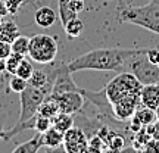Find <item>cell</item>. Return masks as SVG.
Returning <instances> with one entry per match:
<instances>
[{
  "instance_id": "f546056e",
  "label": "cell",
  "mask_w": 159,
  "mask_h": 153,
  "mask_svg": "<svg viewBox=\"0 0 159 153\" xmlns=\"http://www.w3.org/2000/svg\"><path fill=\"white\" fill-rule=\"evenodd\" d=\"M12 53L11 43H6L3 40H0V59H6Z\"/></svg>"
},
{
  "instance_id": "83f0119b",
  "label": "cell",
  "mask_w": 159,
  "mask_h": 153,
  "mask_svg": "<svg viewBox=\"0 0 159 153\" xmlns=\"http://www.w3.org/2000/svg\"><path fill=\"white\" fill-rule=\"evenodd\" d=\"M143 152L146 153H159V140H156V138H150L148 142V144L143 147Z\"/></svg>"
},
{
  "instance_id": "7a4b0ae2",
  "label": "cell",
  "mask_w": 159,
  "mask_h": 153,
  "mask_svg": "<svg viewBox=\"0 0 159 153\" xmlns=\"http://www.w3.org/2000/svg\"><path fill=\"white\" fill-rule=\"evenodd\" d=\"M119 22H130L159 34V0H150L146 6H128L119 11Z\"/></svg>"
},
{
  "instance_id": "484cf974",
  "label": "cell",
  "mask_w": 159,
  "mask_h": 153,
  "mask_svg": "<svg viewBox=\"0 0 159 153\" xmlns=\"http://www.w3.org/2000/svg\"><path fill=\"white\" fill-rule=\"evenodd\" d=\"M27 85H28V81L21 78V77H18V75H12L11 79H9V87H11V90L18 93V94H19L21 91L25 90Z\"/></svg>"
},
{
  "instance_id": "9c48e42d",
  "label": "cell",
  "mask_w": 159,
  "mask_h": 153,
  "mask_svg": "<svg viewBox=\"0 0 159 153\" xmlns=\"http://www.w3.org/2000/svg\"><path fill=\"white\" fill-rule=\"evenodd\" d=\"M59 106V112L75 115L84 108V96L81 91H66L61 94H52Z\"/></svg>"
},
{
  "instance_id": "277c9868",
  "label": "cell",
  "mask_w": 159,
  "mask_h": 153,
  "mask_svg": "<svg viewBox=\"0 0 159 153\" xmlns=\"http://www.w3.org/2000/svg\"><path fill=\"white\" fill-rule=\"evenodd\" d=\"M57 40L47 34H35L30 38L28 56L41 65H49L57 56Z\"/></svg>"
},
{
  "instance_id": "52a82bcc",
  "label": "cell",
  "mask_w": 159,
  "mask_h": 153,
  "mask_svg": "<svg viewBox=\"0 0 159 153\" xmlns=\"http://www.w3.org/2000/svg\"><path fill=\"white\" fill-rule=\"evenodd\" d=\"M63 150L68 153H84L89 147V136L81 127H71L63 133Z\"/></svg>"
},
{
  "instance_id": "e0dca14e",
  "label": "cell",
  "mask_w": 159,
  "mask_h": 153,
  "mask_svg": "<svg viewBox=\"0 0 159 153\" xmlns=\"http://www.w3.org/2000/svg\"><path fill=\"white\" fill-rule=\"evenodd\" d=\"M39 114L43 115V116H47V118H53L59 114V106H57V102L55 100V97L52 96H47L43 100V103L40 105L39 108Z\"/></svg>"
},
{
  "instance_id": "4fadbf2b",
  "label": "cell",
  "mask_w": 159,
  "mask_h": 153,
  "mask_svg": "<svg viewBox=\"0 0 159 153\" xmlns=\"http://www.w3.org/2000/svg\"><path fill=\"white\" fill-rule=\"evenodd\" d=\"M41 147H43V134L37 133L33 138H30L28 142H24L21 144H18L12 152L13 153H37Z\"/></svg>"
},
{
  "instance_id": "603a6c76",
  "label": "cell",
  "mask_w": 159,
  "mask_h": 153,
  "mask_svg": "<svg viewBox=\"0 0 159 153\" xmlns=\"http://www.w3.org/2000/svg\"><path fill=\"white\" fill-rule=\"evenodd\" d=\"M33 72H34V66H33L31 61L27 59V57H24L22 61L19 62V65H18V69H16V72H15V75H18V77H21V78L28 81V78L33 75Z\"/></svg>"
},
{
  "instance_id": "ac0fdd59",
  "label": "cell",
  "mask_w": 159,
  "mask_h": 153,
  "mask_svg": "<svg viewBox=\"0 0 159 153\" xmlns=\"http://www.w3.org/2000/svg\"><path fill=\"white\" fill-rule=\"evenodd\" d=\"M133 116H134L136 119H139V121H140V124H142L143 127H146V125L155 122V119H156V110L140 105V106L137 108L136 114L133 115Z\"/></svg>"
},
{
  "instance_id": "2e32d148",
  "label": "cell",
  "mask_w": 159,
  "mask_h": 153,
  "mask_svg": "<svg viewBox=\"0 0 159 153\" xmlns=\"http://www.w3.org/2000/svg\"><path fill=\"white\" fill-rule=\"evenodd\" d=\"M74 115L71 114H65V112H59L56 116H53L52 118V125L59 130L61 133H65V131H68L71 127H74Z\"/></svg>"
},
{
  "instance_id": "3957f363",
  "label": "cell",
  "mask_w": 159,
  "mask_h": 153,
  "mask_svg": "<svg viewBox=\"0 0 159 153\" xmlns=\"http://www.w3.org/2000/svg\"><path fill=\"white\" fill-rule=\"evenodd\" d=\"M142 87L143 84L130 71V72H121L119 75H116L105 87V90H106V96H108L109 102L114 105L115 102H118V100L124 99V97L140 94Z\"/></svg>"
},
{
  "instance_id": "5b68a950",
  "label": "cell",
  "mask_w": 159,
  "mask_h": 153,
  "mask_svg": "<svg viewBox=\"0 0 159 153\" xmlns=\"http://www.w3.org/2000/svg\"><path fill=\"white\" fill-rule=\"evenodd\" d=\"M130 71L143 85L159 84V66L149 61L144 49H140V52L133 56L130 62Z\"/></svg>"
},
{
  "instance_id": "9a60e30c",
  "label": "cell",
  "mask_w": 159,
  "mask_h": 153,
  "mask_svg": "<svg viewBox=\"0 0 159 153\" xmlns=\"http://www.w3.org/2000/svg\"><path fill=\"white\" fill-rule=\"evenodd\" d=\"M19 34L21 33L18 29V25L13 21H2V25H0V40H3L6 43H12Z\"/></svg>"
},
{
  "instance_id": "e575fe53",
  "label": "cell",
  "mask_w": 159,
  "mask_h": 153,
  "mask_svg": "<svg viewBox=\"0 0 159 153\" xmlns=\"http://www.w3.org/2000/svg\"><path fill=\"white\" fill-rule=\"evenodd\" d=\"M156 118H159V106L156 108Z\"/></svg>"
},
{
  "instance_id": "4dcf8cb0",
  "label": "cell",
  "mask_w": 159,
  "mask_h": 153,
  "mask_svg": "<svg viewBox=\"0 0 159 153\" xmlns=\"http://www.w3.org/2000/svg\"><path fill=\"white\" fill-rule=\"evenodd\" d=\"M146 56L152 63L158 65L159 63V49H148L146 50Z\"/></svg>"
},
{
  "instance_id": "ffe728a7",
  "label": "cell",
  "mask_w": 159,
  "mask_h": 153,
  "mask_svg": "<svg viewBox=\"0 0 159 153\" xmlns=\"http://www.w3.org/2000/svg\"><path fill=\"white\" fill-rule=\"evenodd\" d=\"M59 2V18H61V22L62 25L71 21V19H74L77 18L78 13H75L72 11V7H71V0H57Z\"/></svg>"
},
{
  "instance_id": "d4e9b609",
  "label": "cell",
  "mask_w": 159,
  "mask_h": 153,
  "mask_svg": "<svg viewBox=\"0 0 159 153\" xmlns=\"http://www.w3.org/2000/svg\"><path fill=\"white\" fill-rule=\"evenodd\" d=\"M25 56H22V55H19V53H13L12 52L9 56L6 57V72L11 75H15V72H16L18 69V65H19V62L22 61Z\"/></svg>"
},
{
  "instance_id": "d6986e66",
  "label": "cell",
  "mask_w": 159,
  "mask_h": 153,
  "mask_svg": "<svg viewBox=\"0 0 159 153\" xmlns=\"http://www.w3.org/2000/svg\"><path fill=\"white\" fill-rule=\"evenodd\" d=\"M63 29H65V33H66V37H68V38H77V37H80L81 33H83L84 24H83L81 19L74 18V19L68 21V22L63 25Z\"/></svg>"
},
{
  "instance_id": "1f68e13d",
  "label": "cell",
  "mask_w": 159,
  "mask_h": 153,
  "mask_svg": "<svg viewBox=\"0 0 159 153\" xmlns=\"http://www.w3.org/2000/svg\"><path fill=\"white\" fill-rule=\"evenodd\" d=\"M71 7L75 13H80L84 9V0H71Z\"/></svg>"
},
{
  "instance_id": "8992f818",
  "label": "cell",
  "mask_w": 159,
  "mask_h": 153,
  "mask_svg": "<svg viewBox=\"0 0 159 153\" xmlns=\"http://www.w3.org/2000/svg\"><path fill=\"white\" fill-rule=\"evenodd\" d=\"M44 91H41L37 87L33 85H27V88L19 93V100H21V114L18 121H28L30 118H33L34 115L39 114L40 105L43 103V100L46 99Z\"/></svg>"
},
{
  "instance_id": "f1b7e54d",
  "label": "cell",
  "mask_w": 159,
  "mask_h": 153,
  "mask_svg": "<svg viewBox=\"0 0 159 153\" xmlns=\"http://www.w3.org/2000/svg\"><path fill=\"white\" fill-rule=\"evenodd\" d=\"M146 130H148V133L153 137V138L159 140V118L155 119V122H152V124L146 125Z\"/></svg>"
},
{
  "instance_id": "30bf717a",
  "label": "cell",
  "mask_w": 159,
  "mask_h": 153,
  "mask_svg": "<svg viewBox=\"0 0 159 153\" xmlns=\"http://www.w3.org/2000/svg\"><path fill=\"white\" fill-rule=\"evenodd\" d=\"M139 106H140V94H136V96H128L115 102L112 105V110H114L115 118L119 122H125L133 118Z\"/></svg>"
},
{
  "instance_id": "7402d4cb",
  "label": "cell",
  "mask_w": 159,
  "mask_h": 153,
  "mask_svg": "<svg viewBox=\"0 0 159 153\" xmlns=\"http://www.w3.org/2000/svg\"><path fill=\"white\" fill-rule=\"evenodd\" d=\"M108 150V144L103 140L99 134H93V136L89 137V147H87V152H106Z\"/></svg>"
},
{
  "instance_id": "cb8c5ba5",
  "label": "cell",
  "mask_w": 159,
  "mask_h": 153,
  "mask_svg": "<svg viewBox=\"0 0 159 153\" xmlns=\"http://www.w3.org/2000/svg\"><path fill=\"white\" fill-rule=\"evenodd\" d=\"M125 147V137L121 136L119 133L115 131L108 140V150L111 152H122V149Z\"/></svg>"
},
{
  "instance_id": "5bb4252c",
  "label": "cell",
  "mask_w": 159,
  "mask_h": 153,
  "mask_svg": "<svg viewBox=\"0 0 159 153\" xmlns=\"http://www.w3.org/2000/svg\"><path fill=\"white\" fill-rule=\"evenodd\" d=\"M63 143V133L56 130L53 125L43 133V146L49 149H57Z\"/></svg>"
},
{
  "instance_id": "8d00e7d4",
  "label": "cell",
  "mask_w": 159,
  "mask_h": 153,
  "mask_svg": "<svg viewBox=\"0 0 159 153\" xmlns=\"http://www.w3.org/2000/svg\"><path fill=\"white\" fill-rule=\"evenodd\" d=\"M158 66H159V63H158Z\"/></svg>"
},
{
  "instance_id": "d6a6232c",
  "label": "cell",
  "mask_w": 159,
  "mask_h": 153,
  "mask_svg": "<svg viewBox=\"0 0 159 153\" xmlns=\"http://www.w3.org/2000/svg\"><path fill=\"white\" fill-rule=\"evenodd\" d=\"M7 13H9V7H7V5H6V3H3V2L0 0V18L6 16Z\"/></svg>"
},
{
  "instance_id": "4316f807",
  "label": "cell",
  "mask_w": 159,
  "mask_h": 153,
  "mask_svg": "<svg viewBox=\"0 0 159 153\" xmlns=\"http://www.w3.org/2000/svg\"><path fill=\"white\" fill-rule=\"evenodd\" d=\"M50 127H52V119L50 118L37 114V119H35V125H34V130L37 131V133H41V134H43V133L47 131Z\"/></svg>"
},
{
  "instance_id": "44dd1931",
  "label": "cell",
  "mask_w": 159,
  "mask_h": 153,
  "mask_svg": "<svg viewBox=\"0 0 159 153\" xmlns=\"http://www.w3.org/2000/svg\"><path fill=\"white\" fill-rule=\"evenodd\" d=\"M11 46H12V52L13 53H19L22 56H27L28 55V47H30V38L22 34H19L11 43Z\"/></svg>"
},
{
  "instance_id": "d590c367",
  "label": "cell",
  "mask_w": 159,
  "mask_h": 153,
  "mask_svg": "<svg viewBox=\"0 0 159 153\" xmlns=\"http://www.w3.org/2000/svg\"><path fill=\"white\" fill-rule=\"evenodd\" d=\"M0 25H2V18H0Z\"/></svg>"
},
{
  "instance_id": "836d02e7",
  "label": "cell",
  "mask_w": 159,
  "mask_h": 153,
  "mask_svg": "<svg viewBox=\"0 0 159 153\" xmlns=\"http://www.w3.org/2000/svg\"><path fill=\"white\" fill-rule=\"evenodd\" d=\"M6 72V61L5 59H0V74Z\"/></svg>"
},
{
  "instance_id": "ba28073f",
  "label": "cell",
  "mask_w": 159,
  "mask_h": 153,
  "mask_svg": "<svg viewBox=\"0 0 159 153\" xmlns=\"http://www.w3.org/2000/svg\"><path fill=\"white\" fill-rule=\"evenodd\" d=\"M66 91H80V87L75 84L72 72L69 71L66 62L56 63V74L52 87V94H61Z\"/></svg>"
},
{
  "instance_id": "6da1fadb",
  "label": "cell",
  "mask_w": 159,
  "mask_h": 153,
  "mask_svg": "<svg viewBox=\"0 0 159 153\" xmlns=\"http://www.w3.org/2000/svg\"><path fill=\"white\" fill-rule=\"evenodd\" d=\"M140 49H94L66 62L71 72L77 71H124L130 69L133 56Z\"/></svg>"
},
{
  "instance_id": "8fae6325",
  "label": "cell",
  "mask_w": 159,
  "mask_h": 153,
  "mask_svg": "<svg viewBox=\"0 0 159 153\" xmlns=\"http://www.w3.org/2000/svg\"><path fill=\"white\" fill-rule=\"evenodd\" d=\"M140 105L156 110L159 106V84H144L140 90Z\"/></svg>"
},
{
  "instance_id": "7c38bea8",
  "label": "cell",
  "mask_w": 159,
  "mask_h": 153,
  "mask_svg": "<svg viewBox=\"0 0 159 153\" xmlns=\"http://www.w3.org/2000/svg\"><path fill=\"white\" fill-rule=\"evenodd\" d=\"M34 19H35V24H37L39 27H41V28H49V27H52V25L57 21V15L52 7L43 6V7H40V9L35 11Z\"/></svg>"
}]
</instances>
